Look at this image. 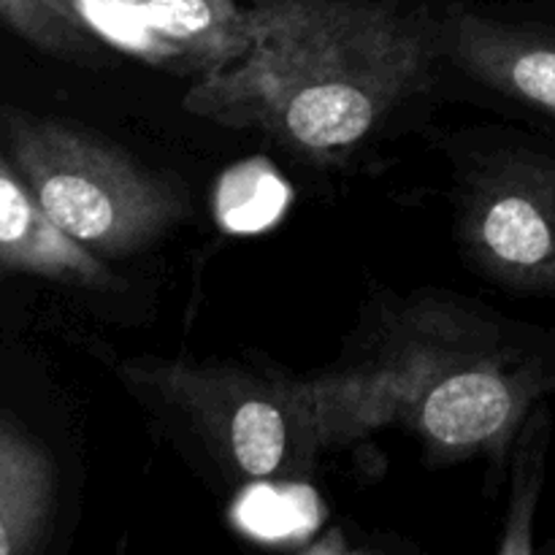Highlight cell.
I'll list each match as a JSON object with an SVG mask.
<instances>
[{
    "label": "cell",
    "mask_w": 555,
    "mask_h": 555,
    "mask_svg": "<svg viewBox=\"0 0 555 555\" xmlns=\"http://www.w3.org/2000/svg\"><path fill=\"white\" fill-rule=\"evenodd\" d=\"M247 49V5L238 0H135L133 57L204 76Z\"/></svg>",
    "instance_id": "cell-7"
},
{
    "label": "cell",
    "mask_w": 555,
    "mask_h": 555,
    "mask_svg": "<svg viewBox=\"0 0 555 555\" xmlns=\"http://www.w3.org/2000/svg\"><path fill=\"white\" fill-rule=\"evenodd\" d=\"M459 231L488 280L555 293V155L518 146L477 163L461 190Z\"/></svg>",
    "instance_id": "cell-5"
},
{
    "label": "cell",
    "mask_w": 555,
    "mask_h": 555,
    "mask_svg": "<svg viewBox=\"0 0 555 555\" xmlns=\"http://www.w3.org/2000/svg\"><path fill=\"white\" fill-rule=\"evenodd\" d=\"M249 49L198 76L184 108L255 128L325 160L366 141L428 81L442 54L434 33L388 0H247Z\"/></svg>",
    "instance_id": "cell-2"
},
{
    "label": "cell",
    "mask_w": 555,
    "mask_h": 555,
    "mask_svg": "<svg viewBox=\"0 0 555 555\" xmlns=\"http://www.w3.org/2000/svg\"><path fill=\"white\" fill-rule=\"evenodd\" d=\"M16 171L49 220L98 258L152 247L188 215V190L122 146L49 117L0 112Z\"/></svg>",
    "instance_id": "cell-3"
},
{
    "label": "cell",
    "mask_w": 555,
    "mask_h": 555,
    "mask_svg": "<svg viewBox=\"0 0 555 555\" xmlns=\"http://www.w3.org/2000/svg\"><path fill=\"white\" fill-rule=\"evenodd\" d=\"M0 22L52 54L76 57L90 52L92 36L76 20L68 0H0Z\"/></svg>",
    "instance_id": "cell-11"
},
{
    "label": "cell",
    "mask_w": 555,
    "mask_h": 555,
    "mask_svg": "<svg viewBox=\"0 0 555 555\" xmlns=\"http://www.w3.org/2000/svg\"><path fill=\"white\" fill-rule=\"evenodd\" d=\"M304 379L323 450L401 428L437 461L499 466L555 396V339L455 293H410L363 323L345 361Z\"/></svg>",
    "instance_id": "cell-1"
},
{
    "label": "cell",
    "mask_w": 555,
    "mask_h": 555,
    "mask_svg": "<svg viewBox=\"0 0 555 555\" xmlns=\"http://www.w3.org/2000/svg\"><path fill=\"white\" fill-rule=\"evenodd\" d=\"M547 437H551V412L542 404L526 421L518 437V459H515V486L504 524V540L499 545L502 555H524L534 551V513L540 502L542 477H545Z\"/></svg>",
    "instance_id": "cell-10"
},
{
    "label": "cell",
    "mask_w": 555,
    "mask_h": 555,
    "mask_svg": "<svg viewBox=\"0 0 555 555\" xmlns=\"http://www.w3.org/2000/svg\"><path fill=\"white\" fill-rule=\"evenodd\" d=\"M54 509V466L47 450L0 417V555L30 553Z\"/></svg>",
    "instance_id": "cell-9"
},
{
    "label": "cell",
    "mask_w": 555,
    "mask_h": 555,
    "mask_svg": "<svg viewBox=\"0 0 555 555\" xmlns=\"http://www.w3.org/2000/svg\"><path fill=\"white\" fill-rule=\"evenodd\" d=\"M125 377L242 480L298 477L323 450L304 377L157 358L128 363Z\"/></svg>",
    "instance_id": "cell-4"
},
{
    "label": "cell",
    "mask_w": 555,
    "mask_h": 555,
    "mask_svg": "<svg viewBox=\"0 0 555 555\" xmlns=\"http://www.w3.org/2000/svg\"><path fill=\"white\" fill-rule=\"evenodd\" d=\"M0 269L68 282V285H112L108 266L49 220L16 166L3 157H0Z\"/></svg>",
    "instance_id": "cell-8"
},
{
    "label": "cell",
    "mask_w": 555,
    "mask_h": 555,
    "mask_svg": "<svg viewBox=\"0 0 555 555\" xmlns=\"http://www.w3.org/2000/svg\"><path fill=\"white\" fill-rule=\"evenodd\" d=\"M442 52L480 85L555 119V30L459 14L444 25Z\"/></svg>",
    "instance_id": "cell-6"
}]
</instances>
